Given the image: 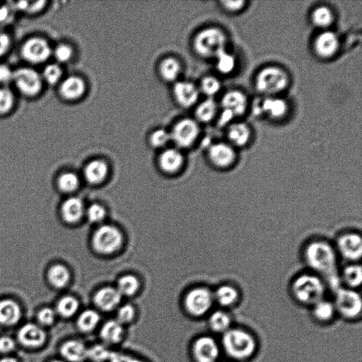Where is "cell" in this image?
<instances>
[{
	"label": "cell",
	"mask_w": 362,
	"mask_h": 362,
	"mask_svg": "<svg viewBox=\"0 0 362 362\" xmlns=\"http://www.w3.org/2000/svg\"><path fill=\"white\" fill-rule=\"evenodd\" d=\"M49 362H64L63 360H62L61 358L59 359H54Z\"/></svg>",
	"instance_id": "obj_59"
},
{
	"label": "cell",
	"mask_w": 362,
	"mask_h": 362,
	"mask_svg": "<svg viewBox=\"0 0 362 362\" xmlns=\"http://www.w3.org/2000/svg\"><path fill=\"white\" fill-rule=\"evenodd\" d=\"M0 362H18V360L12 356H5L0 358Z\"/></svg>",
	"instance_id": "obj_58"
},
{
	"label": "cell",
	"mask_w": 362,
	"mask_h": 362,
	"mask_svg": "<svg viewBox=\"0 0 362 362\" xmlns=\"http://www.w3.org/2000/svg\"><path fill=\"white\" fill-rule=\"evenodd\" d=\"M114 318L124 327H129L136 324L139 318V310L131 303H122L114 313Z\"/></svg>",
	"instance_id": "obj_29"
},
{
	"label": "cell",
	"mask_w": 362,
	"mask_h": 362,
	"mask_svg": "<svg viewBox=\"0 0 362 362\" xmlns=\"http://www.w3.org/2000/svg\"><path fill=\"white\" fill-rule=\"evenodd\" d=\"M122 296L116 287L106 286L97 290L93 296V308L102 315L114 313L122 303Z\"/></svg>",
	"instance_id": "obj_14"
},
{
	"label": "cell",
	"mask_w": 362,
	"mask_h": 362,
	"mask_svg": "<svg viewBox=\"0 0 362 362\" xmlns=\"http://www.w3.org/2000/svg\"><path fill=\"white\" fill-rule=\"evenodd\" d=\"M218 110V104L212 98H207L197 106L195 115L202 122H209L216 116Z\"/></svg>",
	"instance_id": "obj_38"
},
{
	"label": "cell",
	"mask_w": 362,
	"mask_h": 362,
	"mask_svg": "<svg viewBox=\"0 0 362 362\" xmlns=\"http://www.w3.org/2000/svg\"><path fill=\"white\" fill-rule=\"evenodd\" d=\"M22 57L32 64H41L46 62L52 54L49 42L44 38L33 37L28 39L23 45Z\"/></svg>",
	"instance_id": "obj_13"
},
{
	"label": "cell",
	"mask_w": 362,
	"mask_h": 362,
	"mask_svg": "<svg viewBox=\"0 0 362 362\" xmlns=\"http://www.w3.org/2000/svg\"><path fill=\"white\" fill-rule=\"evenodd\" d=\"M337 248L344 259L352 262L358 261L362 255L361 237L354 232L344 233L337 238Z\"/></svg>",
	"instance_id": "obj_17"
},
{
	"label": "cell",
	"mask_w": 362,
	"mask_h": 362,
	"mask_svg": "<svg viewBox=\"0 0 362 362\" xmlns=\"http://www.w3.org/2000/svg\"><path fill=\"white\" fill-rule=\"evenodd\" d=\"M15 104L13 91L7 87L0 88V115L8 113Z\"/></svg>",
	"instance_id": "obj_45"
},
{
	"label": "cell",
	"mask_w": 362,
	"mask_h": 362,
	"mask_svg": "<svg viewBox=\"0 0 362 362\" xmlns=\"http://www.w3.org/2000/svg\"><path fill=\"white\" fill-rule=\"evenodd\" d=\"M182 161L183 158L181 153L174 148L165 150L159 157L160 168L169 173L176 171L181 166Z\"/></svg>",
	"instance_id": "obj_32"
},
{
	"label": "cell",
	"mask_w": 362,
	"mask_h": 362,
	"mask_svg": "<svg viewBox=\"0 0 362 362\" xmlns=\"http://www.w3.org/2000/svg\"><path fill=\"white\" fill-rule=\"evenodd\" d=\"M221 88L219 80L214 76L204 77L200 84L201 91L208 98H212L217 94Z\"/></svg>",
	"instance_id": "obj_46"
},
{
	"label": "cell",
	"mask_w": 362,
	"mask_h": 362,
	"mask_svg": "<svg viewBox=\"0 0 362 362\" xmlns=\"http://www.w3.org/2000/svg\"><path fill=\"white\" fill-rule=\"evenodd\" d=\"M81 310L79 300L71 295L61 297L54 308L57 317L64 320L74 319Z\"/></svg>",
	"instance_id": "obj_27"
},
{
	"label": "cell",
	"mask_w": 362,
	"mask_h": 362,
	"mask_svg": "<svg viewBox=\"0 0 362 362\" xmlns=\"http://www.w3.org/2000/svg\"><path fill=\"white\" fill-rule=\"evenodd\" d=\"M107 173V165L100 160L90 161L84 170L86 178L89 182L93 184L102 182L106 177Z\"/></svg>",
	"instance_id": "obj_35"
},
{
	"label": "cell",
	"mask_w": 362,
	"mask_h": 362,
	"mask_svg": "<svg viewBox=\"0 0 362 362\" xmlns=\"http://www.w3.org/2000/svg\"><path fill=\"white\" fill-rule=\"evenodd\" d=\"M231 320L230 315L224 310L211 311L207 315V325L211 331L223 334L230 329Z\"/></svg>",
	"instance_id": "obj_30"
},
{
	"label": "cell",
	"mask_w": 362,
	"mask_h": 362,
	"mask_svg": "<svg viewBox=\"0 0 362 362\" xmlns=\"http://www.w3.org/2000/svg\"><path fill=\"white\" fill-rule=\"evenodd\" d=\"M52 54L57 62L65 63L71 59L73 49L69 45L59 44L52 50Z\"/></svg>",
	"instance_id": "obj_51"
},
{
	"label": "cell",
	"mask_w": 362,
	"mask_h": 362,
	"mask_svg": "<svg viewBox=\"0 0 362 362\" xmlns=\"http://www.w3.org/2000/svg\"><path fill=\"white\" fill-rule=\"evenodd\" d=\"M188 352L192 362H217L221 354V346L214 337L203 334L194 337L190 341Z\"/></svg>",
	"instance_id": "obj_7"
},
{
	"label": "cell",
	"mask_w": 362,
	"mask_h": 362,
	"mask_svg": "<svg viewBox=\"0 0 362 362\" xmlns=\"http://www.w3.org/2000/svg\"><path fill=\"white\" fill-rule=\"evenodd\" d=\"M116 288L123 297H132L139 288V282L134 276L127 275L120 278Z\"/></svg>",
	"instance_id": "obj_40"
},
{
	"label": "cell",
	"mask_w": 362,
	"mask_h": 362,
	"mask_svg": "<svg viewBox=\"0 0 362 362\" xmlns=\"http://www.w3.org/2000/svg\"><path fill=\"white\" fill-rule=\"evenodd\" d=\"M307 265L317 273L335 291L339 287L336 252L332 246L325 240H313L304 250Z\"/></svg>",
	"instance_id": "obj_1"
},
{
	"label": "cell",
	"mask_w": 362,
	"mask_h": 362,
	"mask_svg": "<svg viewBox=\"0 0 362 362\" xmlns=\"http://www.w3.org/2000/svg\"><path fill=\"white\" fill-rule=\"evenodd\" d=\"M13 71L5 64H0V84H7L12 81Z\"/></svg>",
	"instance_id": "obj_55"
},
{
	"label": "cell",
	"mask_w": 362,
	"mask_h": 362,
	"mask_svg": "<svg viewBox=\"0 0 362 362\" xmlns=\"http://www.w3.org/2000/svg\"><path fill=\"white\" fill-rule=\"evenodd\" d=\"M41 76L43 81L50 85H54L61 80L62 70L57 64H49L45 67Z\"/></svg>",
	"instance_id": "obj_47"
},
{
	"label": "cell",
	"mask_w": 362,
	"mask_h": 362,
	"mask_svg": "<svg viewBox=\"0 0 362 362\" xmlns=\"http://www.w3.org/2000/svg\"><path fill=\"white\" fill-rule=\"evenodd\" d=\"M216 69L223 74H229L233 72L236 66V59L235 56L226 49L220 53L216 58Z\"/></svg>",
	"instance_id": "obj_43"
},
{
	"label": "cell",
	"mask_w": 362,
	"mask_h": 362,
	"mask_svg": "<svg viewBox=\"0 0 362 362\" xmlns=\"http://www.w3.org/2000/svg\"><path fill=\"white\" fill-rule=\"evenodd\" d=\"M11 47V39L9 35L0 31V57L4 55Z\"/></svg>",
	"instance_id": "obj_56"
},
{
	"label": "cell",
	"mask_w": 362,
	"mask_h": 362,
	"mask_svg": "<svg viewBox=\"0 0 362 362\" xmlns=\"http://www.w3.org/2000/svg\"><path fill=\"white\" fill-rule=\"evenodd\" d=\"M88 344L79 337H70L63 341L59 348L61 359L64 362H86Z\"/></svg>",
	"instance_id": "obj_16"
},
{
	"label": "cell",
	"mask_w": 362,
	"mask_h": 362,
	"mask_svg": "<svg viewBox=\"0 0 362 362\" xmlns=\"http://www.w3.org/2000/svg\"><path fill=\"white\" fill-rule=\"evenodd\" d=\"M74 320L76 331L82 336L95 334L103 320V315L94 308L81 309Z\"/></svg>",
	"instance_id": "obj_18"
},
{
	"label": "cell",
	"mask_w": 362,
	"mask_h": 362,
	"mask_svg": "<svg viewBox=\"0 0 362 362\" xmlns=\"http://www.w3.org/2000/svg\"><path fill=\"white\" fill-rule=\"evenodd\" d=\"M214 303L213 292L205 287L189 290L182 300V310L188 317L201 319L211 312Z\"/></svg>",
	"instance_id": "obj_6"
},
{
	"label": "cell",
	"mask_w": 362,
	"mask_h": 362,
	"mask_svg": "<svg viewBox=\"0 0 362 362\" xmlns=\"http://www.w3.org/2000/svg\"><path fill=\"white\" fill-rule=\"evenodd\" d=\"M336 309L333 303L322 299L313 305V313L319 321L327 322L331 320Z\"/></svg>",
	"instance_id": "obj_39"
},
{
	"label": "cell",
	"mask_w": 362,
	"mask_h": 362,
	"mask_svg": "<svg viewBox=\"0 0 362 362\" xmlns=\"http://www.w3.org/2000/svg\"><path fill=\"white\" fill-rule=\"evenodd\" d=\"M289 78L286 71L276 66H267L259 70L255 77L257 90L266 95L274 96L288 86Z\"/></svg>",
	"instance_id": "obj_4"
},
{
	"label": "cell",
	"mask_w": 362,
	"mask_h": 362,
	"mask_svg": "<svg viewBox=\"0 0 362 362\" xmlns=\"http://www.w3.org/2000/svg\"><path fill=\"white\" fill-rule=\"evenodd\" d=\"M105 216V209L98 204H92L87 210V217L92 223H98L101 221Z\"/></svg>",
	"instance_id": "obj_52"
},
{
	"label": "cell",
	"mask_w": 362,
	"mask_h": 362,
	"mask_svg": "<svg viewBox=\"0 0 362 362\" xmlns=\"http://www.w3.org/2000/svg\"><path fill=\"white\" fill-rule=\"evenodd\" d=\"M109 362H151L139 354L129 350L114 349Z\"/></svg>",
	"instance_id": "obj_42"
},
{
	"label": "cell",
	"mask_w": 362,
	"mask_h": 362,
	"mask_svg": "<svg viewBox=\"0 0 362 362\" xmlns=\"http://www.w3.org/2000/svg\"><path fill=\"white\" fill-rule=\"evenodd\" d=\"M122 243V236L119 230L112 226L98 228L93 237L94 248L99 252L109 254L117 250Z\"/></svg>",
	"instance_id": "obj_12"
},
{
	"label": "cell",
	"mask_w": 362,
	"mask_h": 362,
	"mask_svg": "<svg viewBox=\"0 0 362 362\" xmlns=\"http://www.w3.org/2000/svg\"><path fill=\"white\" fill-rule=\"evenodd\" d=\"M10 16V11L6 6H0V22H4Z\"/></svg>",
	"instance_id": "obj_57"
},
{
	"label": "cell",
	"mask_w": 362,
	"mask_h": 362,
	"mask_svg": "<svg viewBox=\"0 0 362 362\" xmlns=\"http://www.w3.org/2000/svg\"><path fill=\"white\" fill-rule=\"evenodd\" d=\"M229 144L235 147H243L247 144L251 136L249 126L245 122L230 124L226 131Z\"/></svg>",
	"instance_id": "obj_26"
},
{
	"label": "cell",
	"mask_w": 362,
	"mask_h": 362,
	"mask_svg": "<svg viewBox=\"0 0 362 362\" xmlns=\"http://www.w3.org/2000/svg\"><path fill=\"white\" fill-rule=\"evenodd\" d=\"M86 91V83L83 78L71 76L64 79L59 86L61 96L67 100H76L82 97Z\"/></svg>",
	"instance_id": "obj_23"
},
{
	"label": "cell",
	"mask_w": 362,
	"mask_h": 362,
	"mask_svg": "<svg viewBox=\"0 0 362 362\" xmlns=\"http://www.w3.org/2000/svg\"><path fill=\"white\" fill-rule=\"evenodd\" d=\"M22 310L20 305L13 299L0 300V325L13 326L21 319Z\"/></svg>",
	"instance_id": "obj_25"
},
{
	"label": "cell",
	"mask_w": 362,
	"mask_h": 362,
	"mask_svg": "<svg viewBox=\"0 0 362 362\" xmlns=\"http://www.w3.org/2000/svg\"><path fill=\"white\" fill-rule=\"evenodd\" d=\"M59 189L64 192H70L75 190L78 185V179L73 173H64L57 179Z\"/></svg>",
	"instance_id": "obj_44"
},
{
	"label": "cell",
	"mask_w": 362,
	"mask_h": 362,
	"mask_svg": "<svg viewBox=\"0 0 362 362\" xmlns=\"http://www.w3.org/2000/svg\"><path fill=\"white\" fill-rule=\"evenodd\" d=\"M287 102L275 96L266 97L257 101L254 107V114L266 115L272 119L283 118L288 112Z\"/></svg>",
	"instance_id": "obj_20"
},
{
	"label": "cell",
	"mask_w": 362,
	"mask_h": 362,
	"mask_svg": "<svg viewBox=\"0 0 362 362\" xmlns=\"http://www.w3.org/2000/svg\"><path fill=\"white\" fill-rule=\"evenodd\" d=\"M16 348L15 340L9 336L0 337V354H8Z\"/></svg>",
	"instance_id": "obj_53"
},
{
	"label": "cell",
	"mask_w": 362,
	"mask_h": 362,
	"mask_svg": "<svg viewBox=\"0 0 362 362\" xmlns=\"http://www.w3.org/2000/svg\"><path fill=\"white\" fill-rule=\"evenodd\" d=\"M227 37L225 33L215 27L199 31L194 37L193 45L196 52L204 58H216L226 50Z\"/></svg>",
	"instance_id": "obj_5"
},
{
	"label": "cell",
	"mask_w": 362,
	"mask_h": 362,
	"mask_svg": "<svg viewBox=\"0 0 362 362\" xmlns=\"http://www.w3.org/2000/svg\"><path fill=\"white\" fill-rule=\"evenodd\" d=\"M325 286L324 281L318 275L303 274L293 281L291 291L300 303L313 305L323 299Z\"/></svg>",
	"instance_id": "obj_3"
},
{
	"label": "cell",
	"mask_w": 362,
	"mask_h": 362,
	"mask_svg": "<svg viewBox=\"0 0 362 362\" xmlns=\"http://www.w3.org/2000/svg\"><path fill=\"white\" fill-rule=\"evenodd\" d=\"M313 48L316 54L322 59L334 57L339 48V39L337 34L328 30L321 32L314 40Z\"/></svg>",
	"instance_id": "obj_22"
},
{
	"label": "cell",
	"mask_w": 362,
	"mask_h": 362,
	"mask_svg": "<svg viewBox=\"0 0 362 362\" xmlns=\"http://www.w3.org/2000/svg\"><path fill=\"white\" fill-rule=\"evenodd\" d=\"M70 279L69 272L62 264H54L47 272V279L49 284L56 288L65 287Z\"/></svg>",
	"instance_id": "obj_33"
},
{
	"label": "cell",
	"mask_w": 362,
	"mask_h": 362,
	"mask_svg": "<svg viewBox=\"0 0 362 362\" xmlns=\"http://www.w3.org/2000/svg\"><path fill=\"white\" fill-rule=\"evenodd\" d=\"M54 308L45 307L40 309L37 314V320L41 327H49L54 324L57 318Z\"/></svg>",
	"instance_id": "obj_48"
},
{
	"label": "cell",
	"mask_w": 362,
	"mask_h": 362,
	"mask_svg": "<svg viewBox=\"0 0 362 362\" xmlns=\"http://www.w3.org/2000/svg\"><path fill=\"white\" fill-rule=\"evenodd\" d=\"M17 339L21 344L28 348H38L47 339V334L38 324L28 322L23 325L17 332Z\"/></svg>",
	"instance_id": "obj_21"
},
{
	"label": "cell",
	"mask_w": 362,
	"mask_h": 362,
	"mask_svg": "<svg viewBox=\"0 0 362 362\" xmlns=\"http://www.w3.org/2000/svg\"><path fill=\"white\" fill-rule=\"evenodd\" d=\"M181 70L179 62L173 57L162 60L159 65V72L162 78L166 81H174L178 77Z\"/></svg>",
	"instance_id": "obj_37"
},
{
	"label": "cell",
	"mask_w": 362,
	"mask_h": 362,
	"mask_svg": "<svg viewBox=\"0 0 362 362\" xmlns=\"http://www.w3.org/2000/svg\"><path fill=\"white\" fill-rule=\"evenodd\" d=\"M214 302L223 307H229L234 305L238 300L239 293L237 288L229 284L218 286L213 292Z\"/></svg>",
	"instance_id": "obj_31"
},
{
	"label": "cell",
	"mask_w": 362,
	"mask_h": 362,
	"mask_svg": "<svg viewBox=\"0 0 362 362\" xmlns=\"http://www.w3.org/2000/svg\"><path fill=\"white\" fill-rule=\"evenodd\" d=\"M96 334L98 342L111 349H118L127 337L128 328L110 317L103 319Z\"/></svg>",
	"instance_id": "obj_9"
},
{
	"label": "cell",
	"mask_w": 362,
	"mask_h": 362,
	"mask_svg": "<svg viewBox=\"0 0 362 362\" xmlns=\"http://www.w3.org/2000/svg\"><path fill=\"white\" fill-rule=\"evenodd\" d=\"M113 350L98 341L97 344L88 345L87 361L109 362Z\"/></svg>",
	"instance_id": "obj_41"
},
{
	"label": "cell",
	"mask_w": 362,
	"mask_h": 362,
	"mask_svg": "<svg viewBox=\"0 0 362 362\" xmlns=\"http://www.w3.org/2000/svg\"><path fill=\"white\" fill-rule=\"evenodd\" d=\"M221 346L230 358L244 360L255 352L256 341L248 332L240 328H230L222 334Z\"/></svg>",
	"instance_id": "obj_2"
},
{
	"label": "cell",
	"mask_w": 362,
	"mask_h": 362,
	"mask_svg": "<svg viewBox=\"0 0 362 362\" xmlns=\"http://www.w3.org/2000/svg\"><path fill=\"white\" fill-rule=\"evenodd\" d=\"M170 134L171 139L179 147L190 146L199 134V127L196 121L185 118L175 124Z\"/></svg>",
	"instance_id": "obj_15"
},
{
	"label": "cell",
	"mask_w": 362,
	"mask_h": 362,
	"mask_svg": "<svg viewBox=\"0 0 362 362\" xmlns=\"http://www.w3.org/2000/svg\"><path fill=\"white\" fill-rule=\"evenodd\" d=\"M341 279L349 287L354 289L361 286L362 282V269L360 264H351L344 268Z\"/></svg>",
	"instance_id": "obj_36"
},
{
	"label": "cell",
	"mask_w": 362,
	"mask_h": 362,
	"mask_svg": "<svg viewBox=\"0 0 362 362\" xmlns=\"http://www.w3.org/2000/svg\"><path fill=\"white\" fill-rule=\"evenodd\" d=\"M311 21L317 28H327L334 21V13L329 7L325 5L318 6L311 13Z\"/></svg>",
	"instance_id": "obj_34"
},
{
	"label": "cell",
	"mask_w": 362,
	"mask_h": 362,
	"mask_svg": "<svg viewBox=\"0 0 362 362\" xmlns=\"http://www.w3.org/2000/svg\"><path fill=\"white\" fill-rule=\"evenodd\" d=\"M45 1H18L15 2V6L18 10L25 11L29 13H35L41 11L46 4Z\"/></svg>",
	"instance_id": "obj_50"
},
{
	"label": "cell",
	"mask_w": 362,
	"mask_h": 362,
	"mask_svg": "<svg viewBox=\"0 0 362 362\" xmlns=\"http://www.w3.org/2000/svg\"><path fill=\"white\" fill-rule=\"evenodd\" d=\"M177 102L182 107H189L198 100L199 90L194 84L188 81H178L173 87Z\"/></svg>",
	"instance_id": "obj_24"
},
{
	"label": "cell",
	"mask_w": 362,
	"mask_h": 362,
	"mask_svg": "<svg viewBox=\"0 0 362 362\" xmlns=\"http://www.w3.org/2000/svg\"><path fill=\"white\" fill-rule=\"evenodd\" d=\"M170 139V134L163 129L153 131L149 137L151 144L156 148L165 146Z\"/></svg>",
	"instance_id": "obj_49"
},
{
	"label": "cell",
	"mask_w": 362,
	"mask_h": 362,
	"mask_svg": "<svg viewBox=\"0 0 362 362\" xmlns=\"http://www.w3.org/2000/svg\"><path fill=\"white\" fill-rule=\"evenodd\" d=\"M12 82L17 90L26 97L38 95L43 85L41 74L29 67H21L13 71Z\"/></svg>",
	"instance_id": "obj_10"
},
{
	"label": "cell",
	"mask_w": 362,
	"mask_h": 362,
	"mask_svg": "<svg viewBox=\"0 0 362 362\" xmlns=\"http://www.w3.org/2000/svg\"><path fill=\"white\" fill-rule=\"evenodd\" d=\"M334 305L337 311L346 318H355L362 309L360 294L354 289L339 288L335 291Z\"/></svg>",
	"instance_id": "obj_11"
},
{
	"label": "cell",
	"mask_w": 362,
	"mask_h": 362,
	"mask_svg": "<svg viewBox=\"0 0 362 362\" xmlns=\"http://www.w3.org/2000/svg\"><path fill=\"white\" fill-rule=\"evenodd\" d=\"M245 1H221L222 6L228 11L230 12H238L242 10L245 5Z\"/></svg>",
	"instance_id": "obj_54"
},
{
	"label": "cell",
	"mask_w": 362,
	"mask_h": 362,
	"mask_svg": "<svg viewBox=\"0 0 362 362\" xmlns=\"http://www.w3.org/2000/svg\"><path fill=\"white\" fill-rule=\"evenodd\" d=\"M247 95L240 90L227 91L221 100L222 112L218 124L221 126L228 124L233 118L243 115L247 107Z\"/></svg>",
	"instance_id": "obj_8"
},
{
	"label": "cell",
	"mask_w": 362,
	"mask_h": 362,
	"mask_svg": "<svg viewBox=\"0 0 362 362\" xmlns=\"http://www.w3.org/2000/svg\"><path fill=\"white\" fill-rule=\"evenodd\" d=\"M208 156L213 165L218 168H228L236 160L235 148L229 143L217 142L209 147Z\"/></svg>",
	"instance_id": "obj_19"
},
{
	"label": "cell",
	"mask_w": 362,
	"mask_h": 362,
	"mask_svg": "<svg viewBox=\"0 0 362 362\" xmlns=\"http://www.w3.org/2000/svg\"><path fill=\"white\" fill-rule=\"evenodd\" d=\"M62 218L68 223L78 221L83 214V204L78 197H70L66 199L61 208Z\"/></svg>",
	"instance_id": "obj_28"
}]
</instances>
